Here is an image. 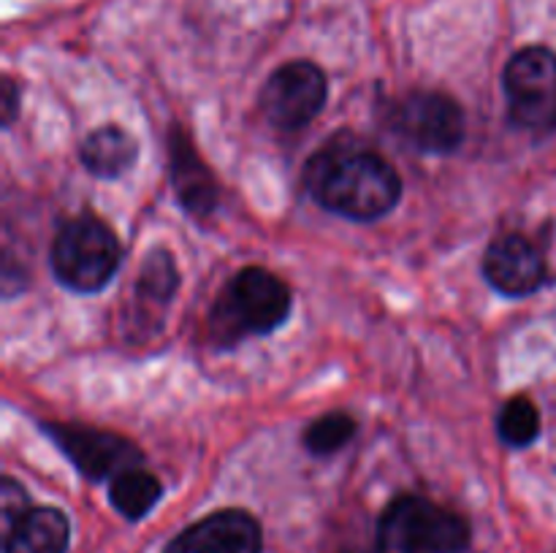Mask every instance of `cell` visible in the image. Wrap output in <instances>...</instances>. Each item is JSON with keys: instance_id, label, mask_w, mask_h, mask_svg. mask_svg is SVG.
<instances>
[{"instance_id": "cell-11", "label": "cell", "mask_w": 556, "mask_h": 553, "mask_svg": "<svg viewBox=\"0 0 556 553\" xmlns=\"http://www.w3.org/2000/svg\"><path fill=\"white\" fill-rule=\"evenodd\" d=\"M168 168L177 201L190 217H210L217 206V179L210 166L201 160L193 141L182 128H172L168 133Z\"/></svg>"}, {"instance_id": "cell-13", "label": "cell", "mask_w": 556, "mask_h": 553, "mask_svg": "<svg viewBox=\"0 0 556 553\" xmlns=\"http://www.w3.org/2000/svg\"><path fill=\"white\" fill-rule=\"evenodd\" d=\"M5 553H65L71 524L63 510L30 507L11 529L3 531Z\"/></svg>"}, {"instance_id": "cell-4", "label": "cell", "mask_w": 556, "mask_h": 553, "mask_svg": "<svg viewBox=\"0 0 556 553\" xmlns=\"http://www.w3.org/2000/svg\"><path fill=\"white\" fill-rule=\"evenodd\" d=\"M52 271L74 293H98L123 263V247L112 228L92 215L65 222L52 242Z\"/></svg>"}, {"instance_id": "cell-19", "label": "cell", "mask_w": 556, "mask_h": 553, "mask_svg": "<svg viewBox=\"0 0 556 553\" xmlns=\"http://www.w3.org/2000/svg\"><path fill=\"white\" fill-rule=\"evenodd\" d=\"M16 101H20V92L11 79H3V125L9 128L16 117Z\"/></svg>"}, {"instance_id": "cell-18", "label": "cell", "mask_w": 556, "mask_h": 553, "mask_svg": "<svg viewBox=\"0 0 556 553\" xmlns=\"http://www.w3.org/2000/svg\"><path fill=\"white\" fill-rule=\"evenodd\" d=\"M0 502H3V531L11 529L22 515L30 510L27 504V493L14 477H3V488H0Z\"/></svg>"}, {"instance_id": "cell-2", "label": "cell", "mask_w": 556, "mask_h": 553, "mask_svg": "<svg viewBox=\"0 0 556 553\" xmlns=\"http://www.w3.org/2000/svg\"><path fill=\"white\" fill-rule=\"evenodd\" d=\"M291 314V291L269 269L248 266L233 274L215 298L210 334L217 347H231L248 336H264L280 329Z\"/></svg>"}, {"instance_id": "cell-6", "label": "cell", "mask_w": 556, "mask_h": 553, "mask_svg": "<svg viewBox=\"0 0 556 553\" xmlns=\"http://www.w3.org/2000/svg\"><path fill=\"white\" fill-rule=\"evenodd\" d=\"M510 123L546 136L556 130V54L546 47H527L503 70Z\"/></svg>"}, {"instance_id": "cell-9", "label": "cell", "mask_w": 556, "mask_h": 553, "mask_svg": "<svg viewBox=\"0 0 556 553\" xmlns=\"http://www.w3.org/2000/svg\"><path fill=\"white\" fill-rule=\"evenodd\" d=\"M483 274L503 296L521 298L541 291L546 282V258L521 233H505L483 255Z\"/></svg>"}, {"instance_id": "cell-7", "label": "cell", "mask_w": 556, "mask_h": 553, "mask_svg": "<svg viewBox=\"0 0 556 553\" xmlns=\"http://www.w3.org/2000/svg\"><path fill=\"white\" fill-rule=\"evenodd\" d=\"M326 95L329 81L324 70L309 60H293L266 79L258 106L277 130H302L326 106Z\"/></svg>"}, {"instance_id": "cell-5", "label": "cell", "mask_w": 556, "mask_h": 553, "mask_svg": "<svg viewBox=\"0 0 556 553\" xmlns=\"http://www.w3.org/2000/svg\"><path fill=\"white\" fill-rule=\"evenodd\" d=\"M389 128L407 146L427 155H451L467 133L459 103L438 90H413L391 103Z\"/></svg>"}, {"instance_id": "cell-8", "label": "cell", "mask_w": 556, "mask_h": 553, "mask_svg": "<svg viewBox=\"0 0 556 553\" xmlns=\"http://www.w3.org/2000/svg\"><path fill=\"white\" fill-rule=\"evenodd\" d=\"M41 432L58 445L65 459L87 477L103 480L119 475L128 466L141 464V453L134 442L114 432H101L76 423H41Z\"/></svg>"}, {"instance_id": "cell-16", "label": "cell", "mask_w": 556, "mask_h": 553, "mask_svg": "<svg viewBox=\"0 0 556 553\" xmlns=\"http://www.w3.org/2000/svg\"><path fill=\"white\" fill-rule=\"evenodd\" d=\"M497 434L510 448H530L541 434V415L527 396H514L497 415Z\"/></svg>"}, {"instance_id": "cell-15", "label": "cell", "mask_w": 556, "mask_h": 553, "mask_svg": "<svg viewBox=\"0 0 556 553\" xmlns=\"http://www.w3.org/2000/svg\"><path fill=\"white\" fill-rule=\"evenodd\" d=\"M161 493V480L152 472L139 470V466H128V470L114 475L112 483H109V502L128 520L144 518L157 504Z\"/></svg>"}, {"instance_id": "cell-10", "label": "cell", "mask_w": 556, "mask_h": 553, "mask_svg": "<svg viewBox=\"0 0 556 553\" xmlns=\"http://www.w3.org/2000/svg\"><path fill=\"white\" fill-rule=\"evenodd\" d=\"M261 526L244 510H220L174 537L163 553H261Z\"/></svg>"}, {"instance_id": "cell-17", "label": "cell", "mask_w": 556, "mask_h": 553, "mask_svg": "<svg viewBox=\"0 0 556 553\" xmlns=\"http://www.w3.org/2000/svg\"><path fill=\"white\" fill-rule=\"evenodd\" d=\"M356 434V421L348 412L334 410L326 415L315 417L307 428H304V448L313 455H331L340 448H345Z\"/></svg>"}, {"instance_id": "cell-14", "label": "cell", "mask_w": 556, "mask_h": 553, "mask_svg": "<svg viewBox=\"0 0 556 553\" xmlns=\"http://www.w3.org/2000/svg\"><path fill=\"white\" fill-rule=\"evenodd\" d=\"M136 155H139L136 141L123 128H117V125H103V128L92 130L79 150L81 166L92 177L101 179L123 177L136 163Z\"/></svg>"}, {"instance_id": "cell-1", "label": "cell", "mask_w": 556, "mask_h": 553, "mask_svg": "<svg viewBox=\"0 0 556 553\" xmlns=\"http://www.w3.org/2000/svg\"><path fill=\"white\" fill-rule=\"evenodd\" d=\"M304 188L326 211L356 222L380 220L402 198L396 168L353 139L320 146L304 166Z\"/></svg>"}, {"instance_id": "cell-12", "label": "cell", "mask_w": 556, "mask_h": 553, "mask_svg": "<svg viewBox=\"0 0 556 553\" xmlns=\"http://www.w3.org/2000/svg\"><path fill=\"white\" fill-rule=\"evenodd\" d=\"M177 285L179 274L172 255L166 249H155L147 255L134 287V323L144 325L147 334L152 331V323L161 325L163 309L172 304Z\"/></svg>"}, {"instance_id": "cell-3", "label": "cell", "mask_w": 556, "mask_h": 553, "mask_svg": "<svg viewBox=\"0 0 556 553\" xmlns=\"http://www.w3.org/2000/svg\"><path fill=\"white\" fill-rule=\"evenodd\" d=\"M470 524L418 493L396 497L378 526V553H465Z\"/></svg>"}]
</instances>
